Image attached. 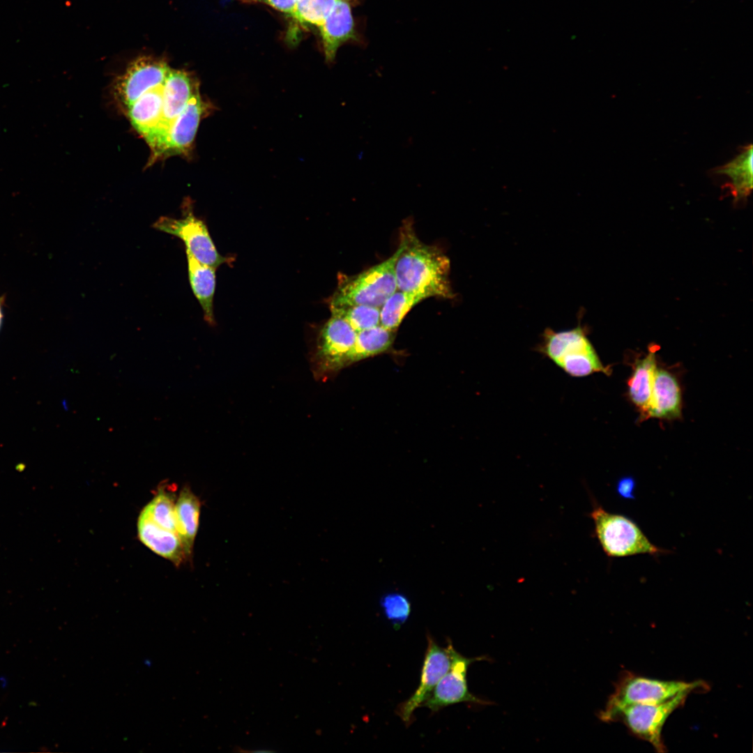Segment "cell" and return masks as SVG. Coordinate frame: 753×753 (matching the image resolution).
<instances>
[{
  "label": "cell",
  "mask_w": 753,
  "mask_h": 753,
  "mask_svg": "<svg viewBox=\"0 0 753 753\" xmlns=\"http://www.w3.org/2000/svg\"><path fill=\"white\" fill-rule=\"evenodd\" d=\"M423 299L420 294L397 289L380 307V325L396 330L409 310Z\"/></svg>",
  "instance_id": "23"
},
{
  "label": "cell",
  "mask_w": 753,
  "mask_h": 753,
  "mask_svg": "<svg viewBox=\"0 0 753 753\" xmlns=\"http://www.w3.org/2000/svg\"><path fill=\"white\" fill-rule=\"evenodd\" d=\"M535 349L573 377L611 373L610 368L602 364L586 329L580 323L575 328L561 331L546 328Z\"/></svg>",
  "instance_id": "2"
},
{
  "label": "cell",
  "mask_w": 753,
  "mask_h": 753,
  "mask_svg": "<svg viewBox=\"0 0 753 753\" xmlns=\"http://www.w3.org/2000/svg\"><path fill=\"white\" fill-rule=\"evenodd\" d=\"M690 692H681L669 700L657 704H631L600 713L602 720L621 722L635 736L648 742L660 753L667 752L662 731L669 715L683 706Z\"/></svg>",
  "instance_id": "5"
},
{
  "label": "cell",
  "mask_w": 753,
  "mask_h": 753,
  "mask_svg": "<svg viewBox=\"0 0 753 753\" xmlns=\"http://www.w3.org/2000/svg\"><path fill=\"white\" fill-rule=\"evenodd\" d=\"M175 495L166 485L160 486L157 494L143 509L160 526L176 531L175 520Z\"/></svg>",
  "instance_id": "24"
},
{
  "label": "cell",
  "mask_w": 753,
  "mask_h": 753,
  "mask_svg": "<svg viewBox=\"0 0 753 753\" xmlns=\"http://www.w3.org/2000/svg\"><path fill=\"white\" fill-rule=\"evenodd\" d=\"M186 256L190 287L202 309L204 320L208 324L213 325L216 268L198 261L188 252H186Z\"/></svg>",
  "instance_id": "19"
},
{
  "label": "cell",
  "mask_w": 753,
  "mask_h": 753,
  "mask_svg": "<svg viewBox=\"0 0 753 753\" xmlns=\"http://www.w3.org/2000/svg\"><path fill=\"white\" fill-rule=\"evenodd\" d=\"M636 480L632 476H623L618 479L616 485L617 494L625 500L635 499Z\"/></svg>",
  "instance_id": "28"
},
{
  "label": "cell",
  "mask_w": 753,
  "mask_h": 753,
  "mask_svg": "<svg viewBox=\"0 0 753 753\" xmlns=\"http://www.w3.org/2000/svg\"><path fill=\"white\" fill-rule=\"evenodd\" d=\"M1 317H2V314H1V307H0V325H1Z\"/></svg>",
  "instance_id": "30"
},
{
  "label": "cell",
  "mask_w": 753,
  "mask_h": 753,
  "mask_svg": "<svg viewBox=\"0 0 753 753\" xmlns=\"http://www.w3.org/2000/svg\"><path fill=\"white\" fill-rule=\"evenodd\" d=\"M681 391L676 378L667 370L657 367L645 418H678L681 415Z\"/></svg>",
  "instance_id": "16"
},
{
  "label": "cell",
  "mask_w": 753,
  "mask_h": 753,
  "mask_svg": "<svg viewBox=\"0 0 753 753\" xmlns=\"http://www.w3.org/2000/svg\"><path fill=\"white\" fill-rule=\"evenodd\" d=\"M484 659V657H465L455 650L450 669L441 678L421 706H425L432 712H436L444 707L461 702L480 704L489 703L478 698L469 691L466 678L469 666L475 661Z\"/></svg>",
  "instance_id": "11"
},
{
  "label": "cell",
  "mask_w": 753,
  "mask_h": 753,
  "mask_svg": "<svg viewBox=\"0 0 753 753\" xmlns=\"http://www.w3.org/2000/svg\"><path fill=\"white\" fill-rule=\"evenodd\" d=\"M401 236L394 268L397 290L420 294L425 298H452L448 257L436 246L420 241L411 227L404 228Z\"/></svg>",
  "instance_id": "1"
},
{
  "label": "cell",
  "mask_w": 753,
  "mask_h": 753,
  "mask_svg": "<svg viewBox=\"0 0 753 753\" xmlns=\"http://www.w3.org/2000/svg\"><path fill=\"white\" fill-rule=\"evenodd\" d=\"M276 10L281 12L291 14L295 8L297 0H263Z\"/></svg>",
  "instance_id": "29"
},
{
  "label": "cell",
  "mask_w": 753,
  "mask_h": 753,
  "mask_svg": "<svg viewBox=\"0 0 753 753\" xmlns=\"http://www.w3.org/2000/svg\"><path fill=\"white\" fill-rule=\"evenodd\" d=\"M326 61H334L338 48L344 43L358 39L349 0H337L319 26Z\"/></svg>",
  "instance_id": "14"
},
{
  "label": "cell",
  "mask_w": 753,
  "mask_h": 753,
  "mask_svg": "<svg viewBox=\"0 0 753 753\" xmlns=\"http://www.w3.org/2000/svg\"><path fill=\"white\" fill-rule=\"evenodd\" d=\"M337 0H297L291 16L301 23L319 26Z\"/></svg>",
  "instance_id": "26"
},
{
  "label": "cell",
  "mask_w": 753,
  "mask_h": 753,
  "mask_svg": "<svg viewBox=\"0 0 753 753\" xmlns=\"http://www.w3.org/2000/svg\"><path fill=\"white\" fill-rule=\"evenodd\" d=\"M201 502L189 486L181 490L175 505V520L177 533L187 557L192 552L199 528Z\"/></svg>",
  "instance_id": "18"
},
{
  "label": "cell",
  "mask_w": 753,
  "mask_h": 753,
  "mask_svg": "<svg viewBox=\"0 0 753 753\" xmlns=\"http://www.w3.org/2000/svg\"><path fill=\"white\" fill-rule=\"evenodd\" d=\"M395 330L379 324L357 333L354 346L348 358V366L388 351L395 338Z\"/></svg>",
  "instance_id": "21"
},
{
  "label": "cell",
  "mask_w": 753,
  "mask_h": 753,
  "mask_svg": "<svg viewBox=\"0 0 753 753\" xmlns=\"http://www.w3.org/2000/svg\"><path fill=\"white\" fill-rule=\"evenodd\" d=\"M159 231L180 238L185 245V251L198 261L218 268L229 262L230 258L219 253L205 222L193 214L188 207L181 218L167 216L159 218L152 225Z\"/></svg>",
  "instance_id": "9"
},
{
  "label": "cell",
  "mask_w": 753,
  "mask_h": 753,
  "mask_svg": "<svg viewBox=\"0 0 753 753\" xmlns=\"http://www.w3.org/2000/svg\"><path fill=\"white\" fill-rule=\"evenodd\" d=\"M427 648L419 685L413 695L397 708V714L406 725L412 722L415 710L421 707L441 678L450 669L455 651L450 640L447 647L443 648L439 646L430 635H427Z\"/></svg>",
  "instance_id": "10"
},
{
  "label": "cell",
  "mask_w": 753,
  "mask_h": 753,
  "mask_svg": "<svg viewBox=\"0 0 753 753\" xmlns=\"http://www.w3.org/2000/svg\"><path fill=\"white\" fill-rule=\"evenodd\" d=\"M703 681L662 680L625 672L616 685L605 710L631 704H657L663 703L684 692L708 690Z\"/></svg>",
  "instance_id": "6"
},
{
  "label": "cell",
  "mask_w": 753,
  "mask_h": 753,
  "mask_svg": "<svg viewBox=\"0 0 753 753\" xmlns=\"http://www.w3.org/2000/svg\"><path fill=\"white\" fill-rule=\"evenodd\" d=\"M716 173L730 178L736 201L746 199L752 189V146H746L733 160L717 168Z\"/></svg>",
  "instance_id": "22"
},
{
  "label": "cell",
  "mask_w": 753,
  "mask_h": 753,
  "mask_svg": "<svg viewBox=\"0 0 753 753\" xmlns=\"http://www.w3.org/2000/svg\"><path fill=\"white\" fill-rule=\"evenodd\" d=\"M656 365L655 351L653 349L642 358L635 361L628 386L631 401L640 410L643 418L649 406Z\"/></svg>",
  "instance_id": "20"
},
{
  "label": "cell",
  "mask_w": 753,
  "mask_h": 753,
  "mask_svg": "<svg viewBox=\"0 0 753 753\" xmlns=\"http://www.w3.org/2000/svg\"><path fill=\"white\" fill-rule=\"evenodd\" d=\"M590 515L596 537L609 557L659 556L667 552L653 545L638 524L625 515L609 512L595 502Z\"/></svg>",
  "instance_id": "3"
},
{
  "label": "cell",
  "mask_w": 753,
  "mask_h": 753,
  "mask_svg": "<svg viewBox=\"0 0 753 753\" xmlns=\"http://www.w3.org/2000/svg\"><path fill=\"white\" fill-rule=\"evenodd\" d=\"M357 332L342 317L332 315L321 328L312 363L314 376L327 379L348 366Z\"/></svg>",
  "instance_id": "7"
},
{
  "label": "cell",
  "mask_w": 753,
  "mask_h": 753,
  "mask_svg": "<svg viewBox=\"0 0 753 753\" xmlns=\"http://www.w3.org/2000/svg\"><path fill=\"white\" fill-rule=\"evenodd\" d=\"M140 540L157 554L178 565L187 557L177 533L155 523L142 510L137 522Z\"/></svg>",
  "instance_id": "17"
},
{
  "label": "cell",
  "mask_w": 753,
  "mask_h": 753,
  "mask_svg": "<svg viewBox=\"0 0 753 753\" xmlns=\"http://www.w3.org/2000/svg\"><path fill=\"white\" fill-rule=\"evenodd\" d=\"M332 315L344 319L358 333L380 324V308L350 305L330 308Z\"/></svg>",
  "instance_id": "25"
},
{
  "label": "cell",
  "mask_w": 753,
  "mask_h": 753,
  "mask_svg": "<svg viewBox=\"0 0 753 753\" xmlns=\"http://www.w3.org/2000/svg\"><path fill=\"white\" fill-rule=\"evenodd\" d=\"M199 91L197 79L189 72L170 68L165 82L159 125L149 144L151 162L164 158L169 131L191 98Z\"/></svg>",
  "instance_id": "8"
},
{
  "label": "cell",
  "mask_w": 753,
  "mask_h": 753,
  "mask_svg": "<svg viewBox=\"0 0 753 753\" xmlns=\"http://www.w3.org/2000/svg\"><path fill=\"white\" fill-rule=\"evenodd\" d=\"M381 604L386 617L395 630H399L409 618L411 604L405 596L398 593L388 594L382 598Z\"/></svg>",
  "instance_id": "27"
},
{
  "label": "cell",
  "mask_w": 753,
  "mask_h": 753,
  "mask_svg": "<svg viewBox=\"0 0 753 753\" xmlns=\"http://www.w3.org/2000/svg\"><path fill=\"white\" fill-rule=\"evenodd\" d=\"M213 109L214 106L197 91L172 126L164 158L180 154L188 155L201 119L209 115Z\"/></svg>",
  "instance_id": "13"
},
{
  "label": "cell",
  "mask_w": 753,
  "mask_h": 753,
  "mask_svg": "<svg viewBox=\"0 0 753 753\" xmlns=\"http://www.w3.org/2000/svg\"><path fill=\"white\" fill-rule=\"evenodd\" d=\"M171 68L161 59L143 56L132 61L118 79L115 90L124 108L146 89L163 82Z\"/></svg>",
  "instance_id": "12"
},
{
  "label": "cell",
  "mask_w": 753,
  "mask_h": 753,
  "mask_svg": "<svg viewBox=\"0 0 753 753\" xmlns=\"http://www.w3.org/2000/svg\"><path fill=\"white\" fill-rule=\"evenodd\" d=\"M165 82V79L146 89L125 107L134 128L145 139L148 144L151 142L160 121Z\"/></svg>",
  "instance_id": "15"
},
{
  "label": "cell",
  "mask_w": 753,
  "mask_h": 753,
  "mask_svg": "<svg viewBox=\"0 0 753 753\" xmlns=\"http://www.w3.org/2000/svg\"><path fill=\"white\" fill-rule=\"evenodd\" d=\"M399 250L388 259L356 275L341 278L330 308L367 305L380 308L397 289L395 264Z\"/></svg>",
  "instance_id": "4"
}]
</instances>
